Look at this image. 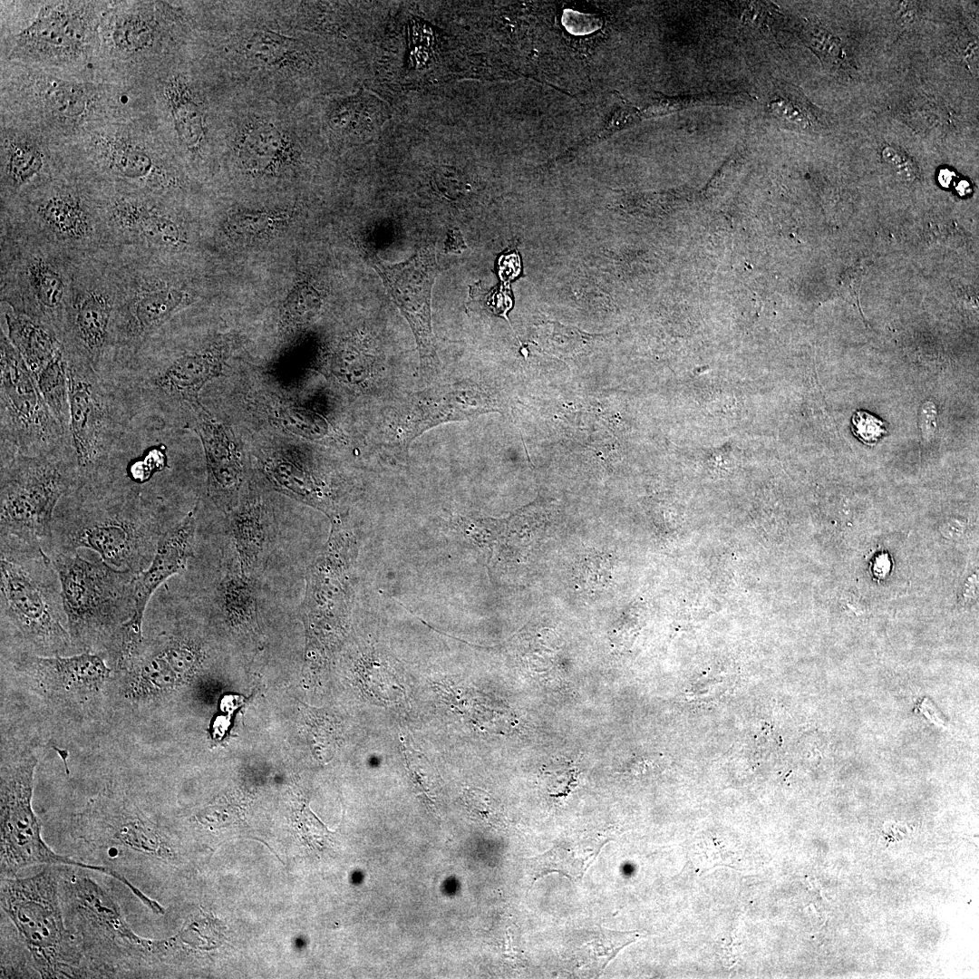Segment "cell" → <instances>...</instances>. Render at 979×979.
<instances>
[{"mask_svg": "<svg viewBox=\"0 0 979 979\" xmlns=\"http://www.w3.org/2000/svg\"><path fill=\"white\" fill-rule=\"evenodd\" d=\"M198 531V504L160 538L150 566L137 573L134 585L135 614L124 625L128 636L142 640V625L148 605L169 578L187 570L195 557Z\"/></svg>", "mask_w": 979, "mask_h": 979, "instance_id": "obj_16", "label": "cell"}, {"mask_svg": "<svg viewBox=\"0 0 979 979\" xmlns=\"http://www.w3.org/2000/svg\"><path fill=\"white\" fill-rule=\"evenodd\" d=\"M35 382L51 412L69 437L70 402L67 359L63 344L40 372Z\"/></svg>", "mask_w": 979, "mask_h": 979, "instance_id": "obj_28", "label": "cell"}, {"mask_svg": "<svg viewBox=\"0 0 979 979\" xmlns=\"http://www.w3.org/2000/svg\"><path fill=\"white\" fill-rule=\"evenodd\" d=\"M0 462V535L40 545L46 552L55 509L77 479L71 446Z\"/></svg>", "mask_w": 979, "mask_h": 979, "instance_id": "obj_8", "label": "cell"}, {"mask_svg": "<svg viewBox=\"0 0 979 979\" xmlns=\"http://www.w3.org/2000/svg\"><path fill=\"white\" fill-rule=\"evenodd\" d=\"M111 247H129L167 255L190 245L185 221L156 195L119 188L102 189Z\"/></svg>", "mask_w": 979, "mask_h": 979, "instance_id": "obj_13", "label": "cell"}, {"mask_svg": "<svg viewBox=\"0 0 979 979\" xmlns=\"http://www.w3.org/2000/svg\"><path fill=\"white\" fill-rule=\"evenodd\" d=\"M562 24L569 33L576 35H583L591 34L599 29L602 21L600 17L596 15L567 9L563 13Z\"/></svg>", "mask_w": 979, "mask_h": 979, "instance_id": "obj_39", "label": "cell"}, {"mask_svg": "<svg viewBox=\"0 0 979 979\" xmlns=\"http://www.w3.org/2000/svg\"><path fill=\"white\" fill-rule=\"evenodd\" d=\"M295 42L268 30L256 31L246 38L243 50L248 59L264 66L294 60Z\"/></svg>", "mask_w": 979, "mask_h": 979, "instance_id": "obj_32", "label": "cell"}, {"mask_svg": "<svg viewBox=\"0 0 979 979\" xmlns=\"http://www.w3.org/2000/svg\"><path fill=\"white\" fill-rule=\"evenodd\" d=\"M21 43L30 51L44 55L70 54L84 39V27L76 15L62 5L42 10L33 24L20 34Z\"/></svg>", "mask_w": 979, "mask_h": 979, "instance_id": "obj_21", "label": "cell"}, {"mask_svg": "<svg viewBox=\"0 0 979 979\" xmlns=\"http://www.w3.org/2000/svg\"><path fill=\"white\" fill-rule=\"evenodd\" d=\"M117 290L110 373L125 366L179 311L190 305L197 291L165 269L161 254L111 247Z\"/></svg>", "mask_w": 979, "mask_h": 979, "instance_id": "obj_4", "label": "cell"}, {"mask_svg": "<svg viewBox=\"0 0 979 979\" xmlns=\"http://www.w3.org/2000/svg\"><path fill=\"white\" fill-rule=\"evenodd\" d=\"M195 429L203 442L208 468V488L216 499L229 497L240 483V466L232 454L221 428L208 416L200 403L190 411Z\"/></svg>", "mask_w": 979, "mask_h": 979, "instance_id": "obj_19", "label": "cell"}, {"mask_svg": "<svg viewBox=\"0 0 979 979\" xmlns=\"http://www.w3.org/2000/svg\"><path fill=\"white\" fill-rule=\"evenodd\" d=\"M110 248L79 262L60 334L66 351L85 359L105 375L110 373L111 366L117 307Z\"/></svg>", "mask_w": 979, "mask_h": 979, "instance_id": "obj_10", "label": "cell"}, {"mask_svg": "<svg viewBox=\"0 0 979 979\" xmlns=\"http://www.w3.org/2000/svg\"><path fill=\"white\" fill-rule=\"evenodd\" d=\"M75 890L82 907L105 929L134 945L146 946L149 944L130 929L116 904L92 880L79 879Z\"/></svg>", "mask_w": 979, "mask_h": 979, "instance_id": "obj_27", "label": "cell"}, {"mask_svg": "<svg viewBox=\"0 0 979 979\" xmlns=\"http://www.w3.org/2000/svg\"><path fill=\"white\" fill-rule=\"evenodd\" d=\"M250 578L228 573L218 588V604L234 625L250 626L257 619V602Z\"/></svg>", "mask_w": 979, "mask_h": 979, "instance_id": "obj_29", "label": "cell"}, {"mask_svg": "<svg viewBox=\"0 0 979 979\" xmlns=\"http://www.w3.org/2000/svg\"><path fill=\"white\" fill-rule=\"evenodd\" d=\"M41 96L47 108L57 116L75 119L85 112L91 100L80 86L58 80L44 81Z\"/></svg>", "mask_w": 979, "mask_h": 979, "instance_id": "obj_33", "label": "cell"}, {"mask_svg": "<svg viewBox=\"0 0 979 979\" xmlns=\"http://www.w3.org/2000/svg\"><path fill=\"white\" fill-rule=\"evenodd\" d=\"M112 37L119 49L133 53L150 46L154 34L150 23L140 16L131 15L116 24Z\"/></svg>", "mask_w": 979, "mask_h": 979, "instance_id": "obj_35", "label": "cell"}, {"mask_svg": "<svg viewBox=\"0 0 979 979\" xmlns=\"http://www.w3.org/2000/svg\"><path fill=\"white\" fill-rule=\"evenodd\" d=\"M15 668L46 697L76 702L98 693L112 669L102 656L88 652L53 656L17 653Z\"/></svg>", "mask_w": 979, "mask_h": 979, "instance_id": "obj_15", "label": "cell"}, {"mask_svg": "<svg viewBox=\"0 0 979 979\" xmlns=\"http://www.w3.org/2000/svg\"><path fill=\"white\" fill-rule=\"evenodd\" d=\"M143 485L126 472L73 484L55 509L46 554L87 548L114 568L136 574L146 569L169 527Z\"/></svg>", "mask_w": 979, "mask_h": 979, "instance_id": "obj_1", "label": "cell"}, {"mask_svg": "<svg viewBox=\"0 0 979 979\" xmlns=\"http://www.w3.org/2000/svg\"><path fill=\"white\" fill-rule=\"evenodd\" d=\"M5 309V332L35 380L63 347V343L51 327Z\"/></svg>", "mask_w": 979, "mask_h": 979, "instance_id": "obj_22", "label": "cell"}, {"mask_svg": "<svg viewBox=\"0 0 979 979\" xmlns=\"http://www.w3.org/2000/svg\"><path fill=\"white\" fill-rule=\"evenodd\" d=\"M882 158L885 162L905 180L912 181L916 178L917 169L912 160L902 150L892 146H886L882 150Z\"/></svg>", "mask_w": 979, "mask_h": 979, "instance_id": "obj_40", "label": "cell"}, {"mask_svg": "<svg viewBox=\"0 0 979 979\" xmlns=\"http://www.w3.org/2000/svg\"><path fill=\"white\" fill-rule=\"evenodd\" d=\"M0 460L70 446L24 361L0 331Z\"/></svg>", "mask_w": 979, "mask_h": 979, "instance_id": "obj_9", "label": "cell"}, {"mask_svg": "<svg viewBox=\"0 0 979 979\" xmlns=\"http://www.w3.org/2000/svg\"><path fill=\"white\" fill-rule=\"evenodd\" d=\"M94 160L102 173L119 186L124 185L121 189L157 196L179 184L177 177L164 162L135 142L122 140L103 142L96 150Z\"/></svg>", "mask_w": 979, "mask_h": 979, "instance_id": "obj_17", "label": "cell"}, {"mask_svg": "<svg viewBox=\"0 0 979 979\" xmlns=\"http://www.w3.org/2000/svg\"><path fill=\"white\" fill-rule=\"evenodd\" d=\"M270 481L280 491L312 506L322 502V492L312 476L296 463L282 459H273L265 465Z\"/></svg>", "mask_w": 979, "mask_h": 979, "instance_id": "obj_30", "label": "cell"}, {"mask_svg": "<svg viewBox=\"0 0 979 979\" xmlns=\"http://www.w3.org/2000/svg\"><path fill=\"white\" fill-rule=\"evenodd\" d=\"M2 635L19 652L42 656L73 651L58 573L43 547L0 535Z\"/></svg>", "mask_w": 979, "mask_h": 979, "instance_id": "obj_2", "label": "cell"}, {"mask_svg": "<svg viewBox=\"0 0 979 979\" xmlns=\"http://www.w3.org/2000/svg\"><path fill=\"white\" fill-rule=\"evenodd\" d=\"M286 214L281 213H238L230 218L228 228L241 237H253L267 234L286 221Z\"/></svg>", "mask_w": 979, "mask_h": 979, "instance_id": "obj_37", "label": "cell"}, {"mask_svg": "<svg viewBox=\"0 0 979 979\" xmlns=\"http://www.w3.org/2000/svg\"><path fill=\"white\" fill-rule=\"evenodd\" d=\"M369 262L411 325L422 371L430 376L437 374L440 360L431 314V290L441 272L435 247H422L408 260L395 265L382 261L376 255L370 256Z\"/></svg>", "mask_w": 979, "mask_h": 979, "instance_id": "obj_14", "label": "cell"}, {"mask_svg": "<svg viewBox=\"0 0 979 979\" xmlns=\"http://www.w3.org/2000/svg\"><path fill=\"white\" fill-rule=\"evenodd\" d=\"M37 759L18 758L1 771V874L13 877L34 865H66L99 871L127 886L130 881L103 866L89 865L54 853L43 840L41 824L32 808Z\"/></svg>", "mask_w": 979, "mask_h": 979, "instance_id": "obj_12", "label": "cell"}, {"mask_svg": "<svg viewBox=\"0 0 979 979\" xmlns=\"http://www.w3.org/2000/svg\"><path fill=\"white\" fill-rule=\"evenodd\" d=\"M639 936L637 931H616L602 927L587 945L600 967L605 968L621 949L636 941Z\"/></svg>", "mask_w": 979, "mask_h": 979, "instance_id": "obj_36", "label": "cell"}, {"mask_svg": "<svg viewBox=\"0 0 979 979\" xmlns=\"http://www.w3.org/2000/svg\"><path fill=\"white\" fill-rule=\"evenodd\" d=\"M237 152L244 168L266 172L288 161L294 144L287 132L267 120H253L242 129Z\"/></svg>", "mask_w": 979, "mask_h": 979, "instance_id": "obj_20", "label": "cell"}, {"mask_svg": "<svg viewBox=\"0 0 979 979\" xmlns=\"http://www.w3.org/2000/svg\"><path fill=\"white\" fill-rule=\"evenodd\" d=\"M470 388L462 385L441 386L413 396L403 420L399 422L397 435L406 449L419 435L440 423L457 421L479 411L470 403Z\"/></svg>", "mask_w": 979, "mask_h": 979, "instance_id": "obj_18", "label": "cell"}, {"mask_svg": "<svg viewBox=\"0 0 979 979\" xmlns=\"http://www.w3.org/2000/svg\"><path fill=\"white\" fill-rule=\"evenodd\" d=\"M919 426L923 436L926 439H930L936 428V410L933 402H926L923 404Z\"/></svg>", "mask_w": 979, "mask_h": 979, "instance_id": "obj_42", "label": "cell"}, {"mask_svg": "<svg viewBox=\"0 0 979 979\" xmlns=\"http://www.w3.org/2000/svg\"><path fill=\"white\" fill-rule=\"evenodd\" d=\"M609 558L604 551L597 549L581 555L573 568L575 587L588 594L604 591L610 579Z\"/></svg>", "mask_w": 979, "mask_h": 979, "instance_id": "obj_34", "label": "cell"}, {"mask_svg": "<svg viewBox=\"0 0 979 979\" xmlns=\"http://www.w3.org/2000/svg\"><path fill=\"white\" fill-rule=\"evenodd\" d=\"M50 557L61 582L73 649L106 656L110 663L124 625L135 614L136 573L78 552Z\"/></svg>", "mask_w": 979, "mask_h": 979, "instance_id": "obj_5", "label": "cell"}, {"mask_svg": "<svg viewBox=\"0 0 979 979\" xmlns=\"http://www.w3.org/2000/svg\"><path fill=\"white\" fill-rule=\"evenodd\" d=\"M46 159L34 143L12 142L2 156L1 184L4 199L18 198L23 189L29 191L41 186L46 169ZM25 193V194H26ZM5 201V200H2Z\"/></svg>", "mask_w": 979, "mask_h": 979, "instance_id": "obj_25", "label": "cell"}, {"mask_svg": "<svg viewBox=\"0 0 979 979\" xmlns=\"http://www.w3.org/2000/svg\"><path fill=\"white\" fill-rule=\"evenodd\" d=\"M1 906L31 952L43 977L69 974L73 956L52 869L34 877L1 878Z\"/></svg>", "mask_w": 979, "mask_h": 979, "instance_id": "obj_11", "label": "cell"}, {"mask_svg": "<svg viewBox=\"0 0 979 979\" xmlns=\"http://www.w3.org/2000/svg\"><path fill=\"white\" fill-rule=\"evenodd\" d=\"M231 534L240 573L252 579L266 550L267 528L265 509L257 499L241 504L231 519Z\"/></svg>", "mask_w": 979, "mask_h": 979, "instance_id": "obj_24", "label": "cell"}, {"mask_svg": "<svg viewBox=\"0 0 979 979\" xmlns=\"http://www.w3.org/2000/svg\"><path fill=\"white\" fill-rule=\"evenodd\" d=\"M596 854L585 852L579 855V851L569 845H556L547 852L529 858V872L533 881L552 872L577 880L581 878Z\"/></svg>", "mask_w": 979, "mask_h": 979, "instance_id": "obj_31", "label": "cell"}, {"mask_svg": "<svg viewBox=\"0 0 979 979\" xmlns=\"http://www.w3.org/2000/svg\"><path fill=\"white\" fill-rule=\"evenodd\" d=\"M65 354L69 441L77 472L74 484L124 474L137 451L134 422L138 418L111 377L74 354L65 350Z\"/></svg>", "mask_w": 979, "mask_h": 979, "instance_id": "obj_3", "label": "cell"}, {"mask_svg": "<svg viewBox=\"0 0 979 979\" xmlns=\"http://www.w3.org/2000/svg\"><path fill=\"white\" fill-rule=\"evenodd\" d=\"M772 111L780 117L801 127L811 126L807 111L798 103L779 100L771 102Z\"/></svg>", "mask_w": 979, "mask_h": 979, "instance_id": "obj_41", "label": "cell"}, {"mask_svg": "<svg viewBox=\"0 0 979 979\" xmlns=\"http://www.w3.org/2000/svg\"><path fill=\"white\" fill-rule=\"evenodd\" d=\"M383 102L368 92L334 101L327 119L332 130L345 137L370 140L383 125L387 114Z\"/></svg>", "mask_w": 979, "mask_h": 979, "instance_id": "obj_23", "label": "cell"}, {"mask_svg": "<svg viewBox=\"0 0 979 979\" xmlns=\"http://www.w3.org/2000/svg\"><path fill=\"white\" fill-rule=\"evenodd\" d=\"M851 431L863 443L873 446L887 433L882 420L866 411H856L851 417Z\"/></svg>", "mask_w": 979, "mask_h": 979, "instance_id": "obj_38", "label": "cell"}, {"mask_svg": "<svg viewBox=\"0 0 979 979\" xmlns=\"http://www.w3.org/2000/svg\"><path fill=\"white\" fill-rule=\"evenodd\" d=\"M18 224L83 258L111 247L102 189L79 180L48 181L2 201L1 218Z\"/></svg>", "mask_w": 979, "mask_h": 979, "instance_id": "obj_7", "label": "cell"}, {"mask_svg": "<svg viewBox=\"0 0 979 979\" xmlns=\"http://www.w3.org/2000/svg\"><path fill=\"white\" fill-rule=\"evenodd\" d=\"M165 96L179 141L191 152L199 150L205 137V124L195 93L184 81L174 78L168 82Z\"/></svg>", "mask_w": 979, "mask_h": 979, "instance_id": "obj_26", "label": "cell"}, {"mask_svg": "<svg viewBox=\"0 0 979 979\" xmlns=\"http://www.w3.org/2000/svg\"><path fill=\"white\" fill-rule=\"evenodd\" d=\"M0 250L1 306L51 327L60 337L82 258L5 218H0Z\"/></svg>", "mask_w": 979, "mask_h": 979, "instance_id": "obj_6", "label": "cell"}]
</instances>
